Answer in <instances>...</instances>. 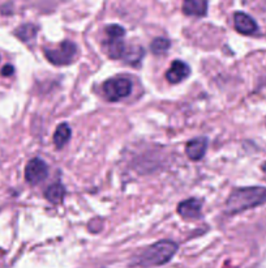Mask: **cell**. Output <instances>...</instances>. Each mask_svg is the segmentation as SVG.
<instances>
[{"label": "cell", "mask_w": 266, "mask_h": 268, "mask_svg": "<svg viewBox=\"0 0 266 268\" xmlns=\"http://www.w3.org/2000/svg\"><path fill=\"white\" fill-rule=\"evenodd\" d=\"M190 68L187 63H184L183 60H174L166 72V80L171 84H179L190 76Z\"/></svg>", "instance_id": "52a82bcc"}, {"label": "cell", "mask_w": 266, "mask_h": 268, "mask_svg": "<svg viewBox=\"0 0 266 268\" xmlns=\"http://www.w3.org/2000/svg\"><path fill=\"white\" fill-rule=\"evenodd\" d=\"M170 46H171L170 40H167V38L164 37H157L152 41V44H150V50H152V52L155 54V55H162V54H164V52L167 51L168 48H170Z\"/></svg>", "instance_id": "2e32d148"}, {"label": "cell", "mask_w": 266, "mask_h": 268, "mask_svg": "<svg viewBox=\"0 0 266 268\" xmlns=\"http://www.w3.org/2000/svg\"><path fill=\"white\" fill-rule=\"evenodd\" d=\"M145 55V51L141 46H137V45H133V46H129V47H125V51L123 54V59L124 62L131 64V66H137L141 59Z\"/></svg>", "instance_id": "4fadbf2b"}, {"label": "cell", "mask_w": 266, "mask_h": 268, "mask_svg": "<svg viewBox=\"0 0 266 268\" xmlns=\"http://www.w3.org/2000/svg\"><path fill=\"white\" fill-rule=\"evenodd\" d=\"M206 149H208V139L202 136L190 140L186 145L187 156L193 161H200L206 153Z\"/></svg>", "instance_id": "ba28073f"}, {"label": "cell", "mask_w": 266, "mask_h": 268, "mask_svg": "<svg viewBox=\"0 0 266 268\" xmlns=\"http://www.w3.org/2000/svg\"><path fill=\"white\" fill-rule=\"evenodd\" d=\"M233 25L239 33L244 34V36H252L259 30L257 22L244 12H236L233 15Z\"/></svg>", "instance_id": "8992f818"}, {"label": "cell", "mask_w": 266, "mask_h": 268, "mask_svg": "<svg viewBox=\"0 0 266 268\" xmlns=\"http://www.w3.org/2000/svg\"><path fill=\"white\" fill-rule=\"evenodd\" d=\"M103 96L110 102H117L132 93V83L125 77H114L105 81L102 87Z\"/></svg>", "instance_id": "3957f363"}, {"label": "cell", "mask_w": 266, "mask_h": 268, "mask_svg": "<svg viewBox=\"0 0 266 268\" xmlns=\"http://www.w3.org/2000/svg\"><path fill=\"white\" fill-rule=\"evenodd\" d=\"M71 127L68 123H62L58 126V129L55 130L54 134V144L56 148H63L71 139Z\"/></svg>", "instance_id": "5bb4252c"}, {"label": "cell", "mask_w": 266, "mask_h": 268, "mask_svg": "<svg viewBox=\"0 0 266 268\" xmlns=\"http://www.w3.org/2000/svg\"><path fill=\"white\" fill-rule=\"evenodd\" d=\"M261 169H263V172L266 174V161L263 164V166H261Z\"/></svg>", "instance_id": "d6986e66"}, {"label": "cell", "mask_w": 266, "mask_h": 268, "mask_svg": "<svg viewBox=\"0 0 266 268\" xmlns=\"http://www.w3.org/2000/svg\"><path fill=\"white\" fill-rule=\"evenodd\" d=\"M202 204L198 199L190 198L179 203L178 213L183 219H198L201 216Z\"/></svg>", "instance_id": "9c48e42d"}, {"label": "cell", "mask_w": 266, "mask_h": 268, "mask_svg": "<svg viewBox=\"0 0 266 268\" xmlns=\"http://www.w3.org/2000/svg\"><path fill=\"white\" fill-rule=\"evenodd\" d=\"M103 46H105L107 55L111 59L123 58V54L125 51V45L123 37H107Z\"/></svg>", "instance_id": "8fae6325"}, {"label": "cell", "mask_w": 266, "mask_h": 268, "mask_svg": "<svg viewBox=\"0 0 266 268\" xmlns=\"http://www.w3.org/2000/svg\"><path fill=\"white\" fill-rule=\"evenodd\" d=\"M106 34H107V37H124L125 30L123 26L114 24V25L107 26Z\"/></svg>", "instance_id": "e0dca14e"}, {"label": "cell", "mask_w": 266, "mask_h": 268, "mask_svg": "<svg viewBox=\"0 0 266 268\" xmlns=\"http://www.w3.org/2000/svg\"><path fill=\"white\" fill-rule=\"evenodd\" d=\"M178 251V245L174 241H158L148 249H145L136 258V265L141 267H158L171 261Z\"/></svg>", "instance_id": "7a4b0ae2"}, {"label": "cell", "mask_w": 266, "mask_h": 268, "mask_svg": "<svg viewBox=\"0 0 266 268\" xmlns=\"http://www.w3.org/2000/svg\"><path fill=\"white\" fill-rule=\"evenodd\" d=\"M15 34L24 42H29L36 37L37 26H34L33 24H24V25L18 26Z\"/></svg>", "instance_id": "9a60e30c"}, {"label": "cell", "mask_w": 266, "mask_h": 268, "mask_svg": "<svg viewBox=\"0 0 266 268\" xmlns=\"http://www.w3.org/2000/svg\"><path fill=\"white\" fill-rule=\"evenodd\" d=\"M66 196V188L62 183H54L44 190V198L52 204H60Z\"/></svg>", "instance_id": "7c38bea8"}, {"label": "cell", "mask_w": 266, "mask_h": 268, "mask_svg": "<svg viewBox=\"0 0 266 268\" xmlns=\"http://www.w3.org/2000/svg\"><path fill=\"white\" fill-rule=\"evenodd\" d=\"M13 72H15V68L11 64H7L1 68V76H12Z\"/></svg>", "instance_id": "ac0fdd59"}, {"label": "cell", "mask_w": 266, "mask_h": 268, "mask_svg": "<svg viewBox=\"0 0 266 268\" xmlns=\"http://www.w3.org/2000/svg\"><path fill=\"white\" fill-rule=\"evenodd\" d=\"M266 203V187L251 186V187L235 188L226 202L227 215H236L252 210Z\"/></svg>", "instance_id": "6da1fadb"}, {"label": "cell", "mask_w": 266, "mask_h": 268, "mask_svg": "<svg viewBox=\"0 0 266 268\" xmlns=\"http://www.w3.org/2000/svg\"><path fill=\"white\" fill-rule=\"evenodd\" d=\"M48 176V168L46 162L40 158H33L28 162L25 168V179L30 184H38L43 182Z\"/></svg>", "instance_id": "5b68a950"}, {"label": "cell", "mask_w": 266, "mask_h": 268, "mask_svg": "<svg viewBox=\"0 0 266 268\" xmlns=\"http://www.w3.org/2000/svg\"><path fill=\"white\" fill-rule=\"evenodd\" d=\"M183 12L187 16L204 17L208 13V0H183Z\"/></svg>", "instance_id": "30bf717a"}, {"label": "cell", "mask_w": 266, "mask_h": 268, "mask_svg": "<svg viewBox=\"0 0 266 268\" xmlns=\"http://www.w3.org/2000/svg\"><path fill=\"white\" fill-rule=\"evenodd\" d=\"M77 55V45L72 41H64L59 48H44V56L54 66H67Z\"/></svg>", "instance_id": "277c9868"}]
</instances>
